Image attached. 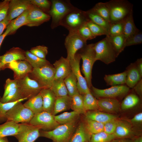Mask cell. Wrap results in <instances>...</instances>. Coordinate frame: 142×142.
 Returning a JSON list of instances; mask_svg holds the SVG:
<instances>
[{"mask_svg":"<svg viewBox=\"0 0 142 142\" xmlns=\"http://www.w3.org/2000/svg\"><path fill=\"white\" fill-rule=\"evenodd\" d=\"M135 134L131 123L124 120H118L114 133L116 138L130 139L135 135Z\"/></svg>","mask_w":142,"mask_h":142,"instance_id":"obj_21","label":"cell"},{"mask_svg":"<svg viewBox=\"0 0 142 142\" xmlns=\"http://www.w3.org/2000/svg\"><path fill=\"white\" fill-rule=\"evenodd\" d=\"M80 114L75 111L65 112L57 115H54L55 120L60 125L72 123L78 121Z\"/></svg>","mask_w":142,"mask_h":142,"instance_id":"obj_28","label":"cell"},{"mask_svg":"<svg viewBox=\"0 0 142 142\" xmlns=\"http://www.w3.org/2000/svg\"><path fill=\"white\" fill-rule=\"evenodd\" d=\"M18 86V80L7 79L6 82L4 93L1 98H4L9 93Z\"/></svg>","mask_w":142,"mask_h":142,"instance_id":"obj_51","label":"cell"},{"mask_svg":"<svg viewBox=\"0 0 142 142\" xmlns=\"http://www.w3.org/2000/svg\"><path fill=\"white\" fill-rule=\"evenodd\" d=\"M84 123L86 128L91 134L104 131V123L86 118Z\"/></svg>","mask_w":142,"mask_h":142,"instance_id":"obj_43","label":"cell"},{"mask_svg":"<svg viewBox=\"0 0 142 142\" xmlns=\"http://www.w3.org/2000/svg\"><path fill=\"white\" fill-rule=\"evenodd\" d=\"M23 105L30 110L34 115L44 111L42 98L40 93L28 99Z\"/></svg>","mask_w":142,"mask_h":142,"instance_id":"obj_27","label":"cell"},{"mask_svg":"<svg viewBox=\"0 0 142 142\" xmlns=\"http://www.w3.org/2000/svg\"><path fill=\"white\" fill-rule=\"evenodd\" d=\"M41 128L28 123L26 127L21 132L14 135L18 142H34L40 137Z\"/></svg>","mask_w":142,"mask_h":142,"instance_id":"obj_17","label":"cell"},{"mask_svg":"<svg viewBox=\"0 0 142 142\" xmlns=\"http://www.w3.org/2000/svg\"><path fill=\"white\" fill-rule=\"evenodd\" d=\"M28 123H17L6 121L0 125V138L14 136L22 131Z\"/></svg>","mask_w":142,"mask_h":142,"instance_id":"obj_20","label":"cell"},{"mask_svg":"<svg viewBox=\"0 0 142 142\" xmlns=\"http://www.w3.org/2000/svg\"><path fill=\"white\" fill-rule=\"evenodd\" d=\"M25 55L26 60L33 68H40L50 63L46 59L39 58L32 54L29 51H26Z\"/></svg>","mask_w":142,"mask_h":142,"instance_id":"obj_35","label":"cell"},{"mask_svg":"<svg viewBox=\"0 0 142 142\" xmlns=\"http://www.w3.org/2000/svg\"><path fill=\"white\" fill-rule=\"evenodd\" d=\"M31 3L48 14L51 6V1L48 0H30Z\"/></svg>","mask_w":142,"mask_h":142,"instance_id":"obj_47","label":"cell"},{"mask_svg":"<svg viewBox=\"0 0 142 142\" xmlns=\"http://www.w3.org/2000/svg\"><path fill=\"white\" fill-rule=\"evenodd\" d=\"M131 123L133 124L141 123L142 122V113H139L135 115L130 120Z\"/></svg>","mask_w":142,"mask_h":142,"instance_id":"obj_57","label":"cell"},{"mask_svg":"<svg viewBox=\"0 0 142 142\" xmlns=\"http://www.w3.org/2000/svg\"><path fill=\"white\" fill-rule=\"evenodd\" d=\"M126 85L129 88H133L141 80L142 77L138 71L135 63H131L126 69Z\"/></svg>","mask_w":142,"mask_h":142,"instance_id":"obj_26","label":"cell"},{"mask_svg":"<svg viewBox=\"0 0 142 142\" xmlns=\"http://www.w3.org/2000/svg\"><path fill=\"white\" fill-rule=\"evenodd\" d=\"M29 51L39 58L46 59L48 53V48L44 46L39 45L32 48Z\"/></svg>","mask_w":142,"mask_h":142,"instance_id":"obj_49","label":"cell"},{"mask_svg":"<svg viewBox=\"0 0 142 142\" xmlns=\"http://www.w3.org/2000/svg\"><path fill=\"white\" fill-rule=\"evenodd\" d=\"M71 137L69 142L89 141L91 134L88 130L84 122L80 123Z\"/></svg>","mask_w":142,"mask_h":142,"instance_id":"obj_25","label":"cell"},{"mask_svg":"<svg viewBox=\"0 0 142 142\" xmlns=\"http://www.w3.org/2000/svg\"><path fill=\"white\" fill-rule=\"evenodd\" d=\"M31 4L30 0H10L7 17L12 21L27 10Z\"/></svg>","mask_w":142,"mask_h":142,"instance_id":"obj_16","label":"cell"},{"mask_svg":"<svg viewBox=\"0 0 142 142\" xmlns=\"http://www.w3.org/2000/svg\"><path fill=\"white\" fill-rule=\"evenodd\" d=\"M118 120L117 119H113L104 124L103 131L108 134H114L116 126Z\"/></svg>","mask_w":142,"mask_h":142,"instance_id":"obj_53","label":"cell"},{"mask_svg":"<svg viewBox=\"0 0 142 142\" xmlns=\"http://www.w3.org/2000/svg\"><path fill=\"white\" fill-rule=\"evenodd\" d=\"M133 141L134 142H142V136H140L137 138Z\"/></svg>","mask_w":142,"mask_h":142,"instance_id":"obj_61","label":"cell"},{"mask_svg":"<svg viewBox=\"0 0 142 142\" xmlns=\"http://www.w3.org/2000/svg\"><path fill=\"white\" fill-rule=\"evenodd\" d=\"M1 97L0 96V123L7 121L6 115L7 112L16 104L28 99L25 98L14 102L4 103L1 101Z\"/></svg>","mask_w":142,"mask_h":142,"instance_id":"obj_41","label":"cell"},{"mask_svg":"<svg viewBox=\"0 0 142 142\" xmlns=\"http://www.w3.org/2000/svg\"><path fill=\"white\" fill-rule=\"evenodd\" d=\"M87 41L78 30L69 31L64 42L67 51V59L69 61L73 59L77 52L87 45Z\"/></svg>","mask_w":142,"mask_h":142,"instance_id":"obj_8","label":"cell"},{"mask_svg":"<svg viewBox=\"0 0 142 142\" xmlns=\"http://www.w3.org/2000/svg\"><path fill=\"white\" fill-rule=\"evenodd\" d=\"M11 21L6 16L4 19L0 22V36L2 34L3 31L7 28Z\"/></svg>","mask_w":142,"mask_h":142,"instance_id":"obj_56","label":"cell"},{"mask_svg":"<svg viewBox=\"0 0 142 142\" xmlns=\"http://www.w3.org/2000/svg\"><path fill=\"white\" fill-rule=\"evenodd\" d=\"M48 14L52 18L51 27L53 29L60 26L64 16L74 6L69 0H53Z\"/></svg>","mask_w":142,"mask_h":142,"instance_id":"obj_7","label":"cell"},{"mask_svg":"<svg viewBox=\"0 0 142 142\" xmlns=\"http://www.w3.org/2000/svg\"><path fill=\"white\" fill-rule=\"evenodd\" d=\"M72 97L69 95L56 97L54 108L53 115H55L71 108Z\"/></svg>","mask_w":142,"mask_h":142,"instance_id":"obj_29","label":"cell"},{"mask_svg":"<svg viewBox=\"0 0 142 142\" xmlns=\"http://www.w3.org/2000/svg\"><path fill=\"white\" fill-rule=\"evenodd\" d=\"M115 139L114 134H108L103 131L91 134L89 142H111Z\"/></svg>","mask_w":142,"mask_h":142,"instance_id":"obj_44","label":"cell"},{"mask_svg":"<svg viewBox=\"0 0 142 142\" xmlns=\"http://www.w3.org/2000/svg\"><path fill=\"white\" fill-rule=\"evenodd\" d=\"M88 21L85 11L74 7L64 17L60 26L64 27L69 31H77Z\"/></svg>","mask_w":142,"mask_h":142,"instance_id":"obj_4","label":"cell"},{"mask_svg":"<svg viewBox=\"0 0 142 142\" xmlns=\"http://www.w3.org/2000/svg\"><path fill=\"white\" fill-rule=\"evenodd\" d=\"M135 63L138 71L142 77V58H141L137 59Z\"/></svg>","mask_w":142,"mask_h":142,"instance_id":"obj_59","label":"cell"},{"mask_svg":"<svg viewBox=\"0 0 142 142\" xmlns=\"http://www.w3.org/2000/svg\"><path fill=\"white\" fill-rule=\"evenodd\" d=\"M85 118L104 124L111 120L117 119L116 115L97 110L87 111L85 114Z\"/></svg>","mask_w":142,"mask_h":142,"instance_id":"obj_24","label":"cell"},{"mask_svg":"<svg viewBox=\"0 0 142 142\" xmlns=\"http://www.w3.org/2000/svg\"><path fill=\"white\" fill-rule=\"evenodd\" d=\"M126 71L119 73L105 75L104 79L108 86H111L124 85L125 84Z\"/></svg>","mask_w":142,"mask_h":142,"instance_id":"obj_30","label":"cell"},{"mask_svg":"<svg viewBox=\"0 0 142 142\" xmlns=\"http://www.w3.org/2000/svg\"><path fill=\"white\" fill-rule=\"evenodd\" d=\"M133 89L137 95L140 98L142 97V79H141Z\"/></svg>","mask_w":142,"mask_h":142,"instance_id":"obj_55","label":"cell"},{"mask_svg":"<svg viewBox=\"0 0 142 142\" xmlns=\"http://www.w3.org/2000/svg\"><path fill=\"white\" fill-rule=\"evenodd\" d=\"M111 142H134V141L130 138H116L113 140Z\"/></svg>","mask_w":142,"mask_h":142,"instance_id":"obj_60","label":"cell"},{"mask_svg":"<svg viewBox=\"0 0 142 142\" xmlns=\"http://www.w3.org/2000/svg\"><path fill=\"white\" fill-rule=\"evenodd\" d=\"M109 11L110 24L124 21L133 13V5L126 0H111L106 2Z\"/></svg>","mask_w":142,"mask_h":142,"instance_id":"obj_1","label":"cell"},{"mask_svg":"<svg viewBox=\"0 0 142 142\" xmlns=\"http://www.w3.org/2000/svg\"><path fill=\"white\" fill-rule=\"evenodd\" d=\"M139 30L135 24L132 13L124 21L123 34L126 40Z\"/></svg>","mask_w":142,"mask_h":142,"instance_id":"obj_32","label":"cell"},{"mask_svg":"<svg viewBox=\"0 0 142 142\" xmlns=\"http://www.w3.org/2000/svg\"><path fill=\"white\" fill-rule=\"evenodd\" d=\"M55 69L50 63L42 67L33 68L29 74L32 79L37 81L43 89L50 88L54 80Z\"/></svg>","mask_w":142,"mask_h":142,"instance_id":"obj_6","label":"cell"},{"mask_svg":"<svg viewBox=\"0 0 142 142\" xmlns=\"http://www.w3.org/2000/svg\"><path fill=\"white\" fill-rule=\"evenodd\" d=\"M82 95L84 108L87 111L97 110L99 109L97 100L94 97L91 91Z\"/></svg>","mask_w":142,"mask_h":142,"instance_id":"obj_38","label":"cell"},{"mask_svg":"<svg viewBox=\"0 0 142 142\" xmlns=\"http://www.w3.org/2000/svg\"></svg>","mask_w":142,"mask_h":142,"instance_id":"obj_64","label":"cell"},{"mask_svg":"<svg viewBox=\"0 0 142 142\" xmlns=\"http://www.w3.org/2000/svg\"><path fill=\"white\" fill-rule=\"evenodd\" d=\"M97 101L99 109L107 112L114 114L118 113L120 110L121 104L116 99L101 98Z\"/></svg>","mask_w":142,"mask_h":142,"instance_id":"obj_22","label":"cell"},{"mask_svg":"<svg viewBox=\"0 0 142 142\" xmlns=\"http://www.w3.org/2000/svg\"><path fill=\"white\" fill-rule=\"evenodd\" d=\"M6 68L12 70L14 72V79L17 80L22 79L29 75L33 69L26 60L13 61L6 65L4 69Z\"/></svg>","mask_w":142,"mask_h":142,"instance_id":"obj_15","label":"cell"},{"mask_svg":"<svg viewBox=\"0 0 142 142\" xmlns=\"http://www.w3.org/2000/svg\"><path fill=\"white\" fill-rule=\"evenodd\" d=\"M85 11L86 16L88 21H91L101 26L108 33L110 25L109 22L99 15L92 9Z\"/></svg>","mask_w":142,"mask_h":142,"instance_id":"obj_31","label":"cell"},{"mask_svg":"<svg viewBox=\"0 0 142 142\" xmlns=\"http://www.w3.org/2000/svg\"><path fill=\"white\" fill-rule=\"evenodd\" d=\"M139 97L134 93L127 95L122 102L120 108L123 110L131 108L137 105L140 102Z\"/></svg>","mask_w":142,"mask_h":142,"instance_id":"obj_40","label":"cell"},{"mask_svg":"<svg viewBox=\"0 0 142 142\" xmlns=\"http://www.w3.org/2000/svg\"><path fill=\"white\" fill-rule=\"evenodd\" d=\"M29 123L40 126L45 131L52 130L60 125L55 120L54 115L44 111L34 114Z\"/></svg>","mask_w":142,"mask_h":142,"instance_id":"obj_12","label":"cell"},{"mask_svg":"<svg viewBox=\"0 0 142 142\" xmlns=\"http://www.w3.org/2000/svg\"><path fill=\"white\" fill-rule=\"evenodd\" d=\"M142 43V33L140 30L126 39L125 47L139 44Z\"/></svg>","mask_w":142,"mask_h":142,"instance_id":"obj_50","label":"cell"},{"mask_svg":"<svg viewBox=\"0 0 142 142\" xmlns=\"http://www.w3.org/2000/svg\"><path fill=\"white\" fill-rule=\"evenodd\" d=\"M64 81L69 96L72 97L74 95L79 93L77 88V78L72 71L64 78Z\"/></svg>","mask_w":142,"mask_h":142,"instance_id":"obj_33","label":"cell"},{"mask_svg":"<svg viewBox=\"0 0 142 142\" xmlns=\"http://www.w3.org/2000/svg\"><path fill=\"white\" fill-rule=\"evenodd\" d=\"M96 60H100L106 64L115 60L118 57L109 37L94 43Z\"/></svg>","mask_w":142,"mask_h":142,"instance_id":"obj_5","label":"cell"},{"mask_svg":"<svg viewBox=\"0 0 142 142\" xmlns=\"http://www.w3.org/2000/svg\"><path fill=\"white\" fill-rule=\"evenodd\" d=\"M50 89L56 97H63L68 95L64 80L54 79Z\"/></svg>","mask_w":142,"mask_h":142,"instance_id":"obj_36","label":"cell"},{"mask_svg":"<svg viewBox=\"0 0 142 142\" xmlns=\"http://www.w3.org/2000/svg\"><path fill=\"white\" fill-rule=\"evenodd\" d=\"M81 57L78 53L74 58L69 61L72 71L74 74L77 80V88L79 93L82 95L90 92L86 79L82 75L80 68Z\"/></svg>","mask_w":142,"mask_h":142,"instance_id":"obj_14","label":"cell"},{"mask_svg":"<svg viewBox=\"0 0 142 142\" xmlns=\"http://www.w3.org/2000/svg\"><path fill=\"white\" fill-rule=\"evenodd\" d=\"M0 142H10L6 137L0 138Z\"/></svg>","mask_w":142,"mask_h":142,"instance_id":"obj_62","label":"cell"},{"mask_svg":"<svg viewBox=\"0 0 142 142\" xmlns=\"http://www.w3.org/2000/svg\"><path fill=\"white\" fill-rule=\"evenodd\" d=\"M28 10L27 23L25 26L31 27L38 26L49 21L51 18L48 14L31 3Z\"/></svg>","mask_w":142,"mask_h":142,"instance_id":"obj_13","label":"cell"},{"mask_svg":"<svg viewBox=\"0 0 142 142\" xmlns=\"http://www.w3.org/2000/svg\"><path fill=\"white\" fill-rule=\"evenodd\" d=\"M108 36L118 57L125 47V38L123 34L112 36Z\"/></svg>","mask_w":142,"mask_h":142,"instance_id":"obj_37","label":"cell"},{"mask_svg":"<svg viewBox=\"0 0 142 142\" xmlns=\"http://www.w3.org/2000/svg\"><path fill=\"white\" fill-rule=\"evenodd\" d=\"M89 142V141H87V142Z\"/></svg>","mask_w":142,"mask_h":142,"instance_id":"obj_63","label":"cell"},{"mask_svg":"<svg viewBox=\"0 0 142 142\" xmlns=\"http://www.w3.org/2000/svg\"><path fill=\"white\" fill-rule=\"evenodd\" d=\"M124 21L111 24L108 36H112L123 34Z\"/></svg>","mask_w":142,"mask_h":142,"instance_id":"obj_46","label":"cell"},{"mask_svg":"<svg viewBox=\"0 0 142 142\" xmlns=\"http://www.w3.org/2000/svg\"><path fill=\"white\" fill-rule=\"evenodd\" d=\"M11 29V27L8 24L6 28L5 31L0 36V47L4 39L6 36H8Z\"/></svg>","mask_w":142,"mask_h":142,"instance_id":"obj_58","label":"cell"},{"mask_svg":"<svg viewBox=\"0 0 142 142\" xmlns=\"http://www.w3.org/2000/svg\"><path fill=\"white\" fill-rule=\"evenodd\" d=\"M23 98L18 86L9 93L4 98H1V100L3 103H6L14 102Z\"/></svg>","mask_w":142,"mask_h":142,"instance_id":"obj_45","label":"cell"},{"mask_svg":"<svg viewBox=\"0 0 142 142\" xmlns=\"http://www.w3.org/2000/svg\"><path fill=\"white\" fill-rule=\"evenodd\" d=\"M40 93L42 98L44 111L53 115L56 97L50 88L43 89Z\"/></svg>","mask_w":142,"mask_h":142,"instance_id":"obj_23","label":"cell"},{"mask_svg":"<svg viewBox=\"0 0 142 142\" xmlns=\"http://www.w3.org/2000/svg\"><path fill=\"white\" fill-rule=\"evenodd\" d=\"M92 9L99 15L110 23L109 11L106 2L98 3Z\"/></svg>","mask_w":142,"mask_h":142,"instance_id":"obj_42","label":"cell"},{"mask_svg":"<svg viewBox=\"0 0 142 142\" xmlns=\"http://www.w3.org/2000/svg\"><path fill=\"white\" fill-rule=\"evenodd\" d=\"M10 0H4L0 2V22L6 17L7 14Z\"/></svg>","mask_w":142,"mask_h":142,"instance_id":"obj_54","label":"cell"},{"mask_svg":"<svg viewBox=\"0 0 142 142\" xmlns=\"http://www.w3.org/2000/svg\"><path fill=\"white\" fill-rule=\"evenodd\" d=\"M81 36L85 40H91L96 38L86 24L80 27L78 30Z\"/></svg>","mask_w":142,"mask_h":142,"instance_id":"obj_52","label":"cell"},{"mask_svg":"<svg viewBox=\"0 0 142 142\" xmlns=\"http://www.w3.org/2000/svg\"><path fill=\"white\" fill-rule=\"evenodd\" d=\"M86 24L96 37L102 35H108V32L103 28L91 21H88Z\"/></svg>","mask_w":142,"mask_h":142,"instance_id":"obj_48","label":"cell"},{"mask_svg":"<svg viewBox=\"0 0 142 142\" xmlns=\"http://www.w3.org/2000/svg\"><path fill=\"white\" fill-rule=\"evenodd\" d=\"M18 86L23 98L28 99L38 94L43 89L36 80L31 78L29 75L18 80Z\"/></svg>","mask_w":142,"mask_h":142,"instance_id":"obj_11","label":"cell"},{"mask_svg":"<svg viewBox=\"0 0 142 142\" xmlns=\"http://www.w3.org/2000/svg\"><path fill=\"white\" fill-rule=\"evenodd\" d=\"M55 69L54 79L64 80L72 72L69 61L62 57L53 64Z\"/></svg>","mask_w":142,"mask_h":142,"instance_id":"obj_19","label":"cell"},{"mask_svg":"<svg viewBox=\"0 0 142 142\" xmlns=\"http://www.w3.org/2000/svg\"><path fill=\"white\" fill-rule=\"evenodd\" d=\"M28 13L27 9L10 21L9 24L11 27V29L8 35L14 34L20 27L22 26H25L27 23Z\"/></svg>","mask_w":142,"mask_h":142,"instance_id":"obj_34","label":"cell"},{"mask_svg":"<svg viewBox=\"0 0 142 142\" xmlns=\"http://www.w3.org/2000/svg\"><path fill=\"white\" fill-rule=\"evenodd\" d=\"M25 52L19 48L13 47L0 56V70L3 69L6 65L13 61L26 60Z\"/></svg>","mask_w":142,"mask_h":142,"instance_id":"obj_18","label":"cell"},{"mask_svg":"<svg viewBox=\"0 0 142 142\" xmlns=\"http://www.w3.org/2000/svg\"><path fill=\"white\" fill-rule=\"evenodd\" d=\"M90 89L92 93L99 99L110 98L117 99L118 98L126 95L130 91V88L125 84L113 86L105 89H98L92 85Z\"/></svg>","mask_w":142,"mask_h":142,"instance_id":"obj_10","label":"cell"},{"mask_svg":"<svg viewBox=\"0 0 142 142\" xmlns=\"http://www.w3.org/2000/svg\"><path fill=\"white\" fill-rule=\"evenodd\" d=\"M94 44V43H92L87 44L79 50L78 52L83 61L81 71L84 75L89 89L92 86V79L93 67L96 61Z\"/></svg>","mask_w":142,"mask_h":142,"instance_id":"obj_2","label":"cell"},{"mask_svg":"<svg viewBox=\"0 0 142 142\" xmlns=\"http://www.w3.org/2000/svg\"><path fill=\"white\" fill-rule=\"evenodd\" d=\"M72 97L71 109L80 114H85L87 111L84 106L83 96L79 93L77 94Z\"/></svg>","mask_w":142,"mask_h":142,"instance_id":"obj_39","label":"cell"},{"mask_svg":"<svg viewBox=\"0 0 142 142\" xmlns=\"http://www.w3.org/2000/svg\"><path fill=\"white\" fill-rule=\"evenodd\" d=\"M77 122L60 125L49 131H40V137L52 140L53 142H69L77 126Z\"/></svg>","mask_w":142,"mask_h":142,"instance_id":"obj_3","label":"cell"},{"mask_svg":"<svg viewBox=\"0 0 142 142\" xmlns=\"http://www.w3.org/2000/svg\"><path fill=\"white\" fill-rule=\"evenodd\" d=\"M21 102L17 103L7 112V121L17 123H29L34 114Z\"/></svg>","mask_w":142,"mask_h":142,"instance_id":"obj_9","label":"cell"}]
</instances>
